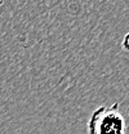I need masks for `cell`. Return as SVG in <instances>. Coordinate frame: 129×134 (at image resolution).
I'll return each mask as SVG.
<instances>
[{"label": "cell", "instance_id": "cell-1", "mask_svg": "<svg viewBox=\"0 0 129 134\" xmlns=\"http://www.w3.org/2000/svg\"><path fill=\"white\" fill-rule=\"evenodd\" d=\"M87 132L88 134H127L125 119L119 110V103L97 107L87 122Z\"/></svg>", "mask_w": 129, "mask_h": 134}, {"label": "cell", "instance_id": "cell-2", "mask_svg": "<svg viewBox=\"0 0 129 134\" xmlns=\"http://www.w3.org/2000/svg\"><path fill=\"white\" fill-rule=\"evenodd\" d=\"M121 48L124 50H127V52H129V32L125 34L123 40H121Z\"/></svg>", "mask_w": 129, "mask_h": 134}]
</instances>
